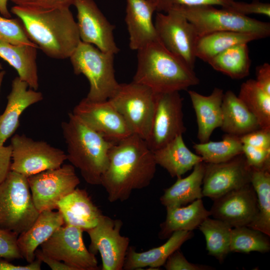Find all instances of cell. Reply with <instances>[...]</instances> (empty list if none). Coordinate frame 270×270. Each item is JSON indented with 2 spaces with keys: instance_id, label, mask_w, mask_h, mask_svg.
Returning a JSON list of instances; mask_svg holds the SVG:
<instances>
[{
  "instance_id": "obj_49",
  "label": "cell",
  "mask_w": 270,
  "mask_h": 270,
  "mask_svg": "<svg viewBox=\"0 0 270 270\" xmlns=\"http://www.w3.org/2000/svg\"><path fill=\"white\" fill-rule=\"evenodd\" d=\"M6 74V71L4 70H1L0 71V89L2 84V80H4V76Z\"/></svg>"
},
{
  "instance_id": "obj_13",
  "label": "cell",
  "mask_w": 270,
  "mask_h": 270,
  "mask_svg": "<svg viewBox=\"0 0 270 270\" xmlns=\"http://www.w3.org/2000/svg\"><path fill=\"white\" fill-rule=\"evenodd\" d=\"M186 131L182 98L178 92H156V108L152 125L146 140L154 151L164 146Z\"/></svg>"
},
{
  "instance_id": "obj_39",
  "label": "cell",
  "mask_w": 270,
  "mask_h": 270,
  "mask_svg": "<svg viewBox=\"0 0 270 270\" xmlns=\"http://www.w3.org/2000/svg\"><path fill=\"white\" fill-rule=\"evenodd\" d=\"M242 154L250 168L270 170V150L242 144Z\"/></svg>"
},
{
  "instance_id": "obj_33",
  "label": "cell",
  "mask_w": 270,
  "mask_h": 270,
  "mask_svg": "<svg viewBox=\"0 0 270 270\" xmlns=\"http://www.w3.org/2000/svg\"><path fill=\"white\" fill-rule=\"evenodd\" d=\"M205 237L208 254L214 256L220 262L230 252L232 228L226 222L209 217L198 226Z\"/></svg>"
},
{
  "instance_id": "obj_42",
  "label": "cell",
  "mask_w": 270,
  "mask_h": 270,
  "mask_svg": "<svg viewBox=\"0 0 270 270\" xmlns=\"http://www.w3.org/2000/svg\"><path fill=\"white\" fill-rule=\"evenodd\" d=\"M15 5L36 10L70 8L76 0H10Z\"/></svg>"
},
{
  "instance_id": "obj_35",
  "label": "cell",
  "mask_w": 270,
  "mask_h": 270,
  "mask_svg": "<svg viewBox=\"0 0 270 270\" xmlns=\"http://www.w3.org/2000/svg\"><path fill=\"white\" fill-rule=\"evenodd\" d=\"M193 148L205 163H219L242 154V144L239 136L226 134L218 142L194 143Z\"/></svg>"
},
{
  "instance_id": "obj_36",
  "label": "cell",
  "mask_w": 270,
  "mask_h": 270,
  "mask_svg": "<svg viewBox=\"0 0 270 270\" xmlns=\"http://www.w3.org/2000/svg\"><path fill=\"white\" fill-rule=\"evenodd\" d=\"M269 236L260 231L248 226L232 228L230 252H268L270 250Z\"/></svg>"
},
{
  "instance_id": "obj_10",
  "label": "cell",
  "mask_w": 270,
  "mask_h": 270,
  "mask_svg": "<svg viewBox=\"0 0 270 270\" xmlns=\"http://www.w3.org/2000/svg\"><path fill=\"white\" fill-rule=\"evenodd\" d=\"M154 23L160 43L194 69L198 36L192 24L183 15L172 10L164 14L158 12Z\"/></svg>"
},
{
  "instance_id": "obj_43",
  "label": "cell",
  "mask_w": 270,
  "mask_h": 270,
  "mask_svg": "<svg viewBox=\"0 0 270 270\" xmlns=\"http://www.w3.org/2000/svg\"><path fill=\"white\" fill-rule=\"evenodd\" d=\"M167 270H210V266L196 264L189 262L180 249L176 250L168 258L164 264Z\"/></svg>"
},
{
  "instance_id": "obj_23",
  "label": "cell",
  "mask_w": 270,
  "mask_h": 270,
  "mask_svg": "<svg viewBox=\"0 0 270 270\" xmlns=\"http://www.w3.org/2000/svg\"><path fill=\"white\" fill-rule=\"evenodd\" d=\"M193 236L194 233L190 230L174 232L162 245L141 252H136L133 247L129 246L123 270H139L146 267L158 270L172 253L180 249L182 244Z\"/></svg>"
},
{
  "instance_id": "obj_8",
  "label": "cell",
  "mask_w": 270,
  "mask_h": 270,
  "mask_svg": "<svg viewBox=\"0 0 270 270\" xmlns=\"http://www.w3.org/2000/svg\"><path fill=\"white\" fill-rule=\"evenodd\" d=\"M122 114L132 134L146 140L150 134L156 108V92L132 80L120 84L109 98Z\"/></svg>"
},
{
  "instance_id": "obj_2",
  "label": "cell",
  "mask_w": 270,
  "mask_h": 270,
  "mask_svg": "<svg viewBox=\"0 0 270 270\" xmlns=\"http://www.w3.org/2000/svg\"><path fill=\"white\" fill-rule=\"evenodd\" d=\"M10 12L21 20L31 41L48 57L69 58L81 41L70 8L36 10L14 5Z\"/></svg>"
},
{
  "instance_id": "obj_14",
  "label": "cell",
  "mask_w": 270,
  "mask_h": 270,
  "mask_svg": "<svg viewBox=\"0 0 270 270\" xmlns=\"http://www.w3.org/2000/svg\"><path fill=\"white\" fill-rule=\"evenodd\" d=\"M122 226L121 220L103 215L95 226L86 230L90 240L88 250L95 255L100 253L102 270H123L130 239L120 234Z\"/></svg>"
},
{
  "instance_id": "obj_47",
  "label": "cell",
  "mask_w": 270,
  "mask_h": 270,
  "mask_svg": "<svg viewBox=\"0 0 270 270\" xmlns=\"http://www.w3.org/2000/svg\"><path fill=\"white\" fill-rule=\"evenodd\" d=\"M36 258L46 264L52 270H74L72 268L64 262L50 257L41 250L37 249L35 252Z\"/></svg>"
},
{
  "instance_id": "obj_45",
  "label": "cell",
  "mask_w": 270,
  "mask_h": 270,
  "mask_svg": "<svg viewBox=\"0 0 270 270\" xmlns=\"http://www.w3.org/2000/svg\"><path fill=\"white\" fill-rule=\"evenodd\" d=\"M12 152L10 145L0 146V184L11 170Z\"/></svg>"
},
{
  "instance_id": "obj_19",
  "label": "cell",
  "mask_w": 270,
  "mask_h": 270,
  "mask_svg": "<svg viewBox=\"0 0 270 270\" xmlns=\"http://www.w3.org/2000/svg\"><path fill=\"white\" fill-rule=\"evenodd\" d=\"M125 21L129 34V46L138 50L158 38L152 16L156 11L154 2L151 0H126Z\"/></svg>"
},
{
  "instance_id": "obj_12",
  "label": "cell",
  "mask_w": 270,
  "mask_h": 270,
  "mask_svg": "<svg viewBox=\"0 0 270 270\" xmlns=\"http://www.w3.org/2000/svg\"><path fill=\"white\" fill-rule=\"evenodd\" d=\"M83 232L80 228L64 224L40 245L41 250L74 270H98L96 255L84 244Z\"/></svg>"
},
{
  "instance_id": "obj_51",
  "label": "cell",
  "mask_w": 270,
  "mask_h": 270,
  "mask_svg": "<svg viewBox=\"0 0 270 270\" xmlns=\"http://www.w3.org/2000/svg\"><path fill=\"white\" fill-rule=\"evenodd\" d=\"M151 0L154 1L156 2V0Z\"/></svg>"
},
{
  "instance_id": "obj_25",
  "label": "cell",
  "mask_w": 270,
  "mask_h": 270,
  "mask_svg": "<svg viewBox=\"0 0 270 270\" xmlns=\"http://www.w3.org/2000/svg\"><path fill=\"white\" fill-rule=\"evenodd\" d=\"M152 152L156 164L166 169L172 178L181 177L197 164L203 162L200 156L186 146L182 135Z\"/></svg>"
},
{
  "instance_id": "obj_41",
  "label": "cell",
  "mask_w": 270,
  "mask_h": 270,
  "mask_svg": "<svg viewBox=\"0 0 270 270\" xmlns=\"http://www.w3.org/2000/svg\"><path fill=\"white\" fill-rule=\"evenodd\" d=\"M235 13L248 16V14H256L270 17V4L259 0H253L250 2H239L236 0L226 8Z\"/></svg>"
},
{
  "instance_id": "obj_48",
  "label": "cell",
  "mask_w": 270,
  "mask_h": 270,
  "mask_svg": "<svg viewBox=\"0 0 270 270\" xmlns=\"http://www.w3.org/2000/svg\"><path fill=\"white\" fill-rule=\"evenodd\" d=\"M8 0H0V14L7 18H12V15L8 8Z\"/></svg>"
},
{
  "instance_id": "obj_3",
  "label": "cell",
  "mask_w": 270,
  "mask_h": 270,
  "mask_svg": "<svg viewBox=\"0 0 270 270\" xmlns=\"http://www.w3.org/2000/svg\"><path fill=\"white\" fill-rule=\"evenodd\" d=\"M138 51V65L133 80L154 92L186 90L200 83L194 69L168 50L159 40Z\"/></svg>"
},
{
  "instance_id": "obj_24",
  "label": "cell",
  "mask_w": 270,
  "mask_h": 270,
  "mask_svg": "<svg viewBox=\"0 0 270 270\" xmlns=\"http://www.w3.org/2000/svg\"><path fill=\"white\" fill-rule=\"evenodd\" d=\"M188 94L196 117L198 138L200 142H206L209 141L214 130L221 126L224 90L215 88L208 96L191 90Z\"/></svg>"
},
{
  "instance_id": "obj_37",
  "label": "cell",
  "mask_w": 270,
  "mask_h": 270,
  "mask_svg": "<svg viewBox=\"0 0 270 270\" xmlns=\"http://www.w3.org/2000/svg\"><path fill=\"white\" fill-rule=\"evenodd\" d=\"M0 40L14 44L36 46L30 39L18 18H12L0 16Z\"/></svg>"
},
{
  "instance_id": "obj_20",
  "label": "cell",
  "mask_w": 270,
  "mask_h": 270,
  "mask_svg": "<svg viewBox=\"0 0 270 270\" xmlns=\"http://www.w3.org/2000/svg\"><path fill=\"white\" fill-rule=\"evenodd\" d=\"M28 87V84L18 76L12 81L6 108L0 115V146H4L18 128L20 118L23 112L44 98L41 92Z\"/></svg>"
},
{
  "instance_id": "obj_38",
  "label": "cell",
  "mask_w": 270,
  "mask_h": 270,
  "mask_svg": "<svg viewBox=\"0 0 270 270\" xmlns=\"http://www.w3.org/2000/svg\"><path fill=\"white\" fill-rule=\"evenodd\" d=\"M18 235L0 228V258L9 262L22 258L17 244Z\"/></svg>"
},
{
  "instance_id": "obj_15",
  "label": "cell",
  "mask_w": 270,
  "mask_h": 270,
  "mask_svg": "<svg viewBox=\"0 0 270 270\" xmlns=\"http://www.w3.org/2000/svg\"><path fill=\"white\" fill-rule=\"evenodd\" d=\"M72 113L110 142H118L132 134L109 100L93 101L85 98L74 106Z\"/></svg>"
},
{
  "instance_id": "obj_30",
  "label": "cell",
  "mask_w": 270,
  "mask_h": 270,
  "mask_svg": "<svg viewBox=\"0 0 270 270\" xmlns=\"http://www.w3.org/2000/svg\"><path fill=\"white\" fill-rule=\"evenodd\" d=\"M262 38L252 33L222 31L199 36L196 44L195 55L208 62L214 56L226 49L238 44Z\"/></svg>"
},
{
  "instance_id": "obj_44",
  "label": "cell",
  "mask_w": 270,
  "mask_h": 270,
  "mask_svg": "<svg viewBox=\"0 0 270 270\" xmlns=\"http://www.w3.org/2000/svg\"><path fill=\"white\" fill-rule=\"evenodd\" d=\"M242 144L270 150V130L260 128L240 136Z\"/></svg>"
},
{
  "instance_id": "obj_27",
  "label": "cell",
  "mask_w": 270,
  "mask_h": 270,
  "mask_svg": "<svg viewBox=\"0 0 270 270\" xmlns=\"http://www.w3.org/2000/svg\"><path fill=\"white\" fill-rule=\"evenodd\" d=\"M37 48L36 46L14 44L0 40V58L16 70L18 76L30 88L36 90L39 87Z\"/></svg>"
},
{
  "instance_id": "obj_7",
  "label": "cell",
  "mask_w": 270,
  "mask_h": 270,
  "mask_svg": "<svg viewBox=\"0 0 270 270\" xmlns=\"http://www.w3.org/2000/svg\"><path fill=\"white\" fill-rule=\"evenodd\" d=\"M39 214L28 177L10 170L0 184V228L20 234L32 226Z\"/></svg>"
},
{
  "instance_id": "obj_11",
  "label": "cell",
  "mask_w": 270,
  "mask_h": 270,
  "mask_svg": "<svg viewBox=\"0 0 270 270\" xmlns=\"http://www.w3.org/2000/svg\"><path fill=\"white\" fill-rule=\"evenodd\" d=\"M34 204L40 212L57 209L58 202L73 192L80 183L74 167L63 164L28 177Z\"/></svg>"
},
{
  "instance_id": "obj_34",
  "label": "cell",
  "mask_w": 270,
  "mask_h": 270,
  "mask_svg": "<svg viewBox=\"0 0 270 270\" xmlns=\"http://www.w3.org/2000/svg\"><path fill=\"white\" fill-rule=\"evenodd\" d=\"M238 96L256 118L260 128L270 130V94L256 80L243 82Z\"/></svg>"
},
{
  "instance_id": "obj_26",
  "label": "cell",
  "mask_w": 270,
  "mask_h": 270,
  "mask_svg": "<svg viewBox=\"0 0 270 270\" xmlns=\"http://www.w3.org/2000/svg\"><path fill=\"white\" fill-rule=\"evenodd\" d=\"M222 110L220 128L226 134L240 136L260 128L255 116L230 90L224 94Z\"/></svg>"
},
{
  "instance_id": "obj_21",
  "label": "cell",
  "mask_w": 270,
  "mask_h": 270,
  "mask_svg": "<svg viewBox=\"0 0 270 270\" xmlns=\"http://www.w3.org/2000/svg\"><path fill=\"white\" fill-rule=\"evenodd\" d=\"M64 224L86 231L95 226L104 215L87 192L76 188L58 203Z\"/></svg>"
},
{
  "instance_id": "obj_18",
  "label": "cell",
  "mask_w": 270,
  "mask_h": 270,
  "mask_svg": "<svg viewBox=\"0 0 270 270\" xmlns=\"http://www.w3.org/2000/svg\"><path fill=\"white\" fill-rule=\"evenodd\" d=\"M213 200L210 210V216L232 228L248 226L258 213L257 196L250 183Z\"/></svg>"
},
{
  "instance_id": "obj_50",
  "label": "cell",
  "mask_w": 270,
  "mask_h": 270,
  "mask_svg": "<svg viewBox=\"0 0 270 270\" xmlns=\"http://www.w3.org/2000/svg\"><path fill=\"white\" fill-rule=\"evenodd\" d=\"M2 70V64L0 63V70Z\"/></svg>"
},
{
  "instance_id": "obj_40",
  "label": "cell",
  "mask_w": 270,
  "mask_h": 270,
  "mask_svg": "<svg viewBox=\"0 0 270 270\" xmlns=\"http://www.w3.org/2000/svg\"><path fill=\"white\" fill-rule=\"evenodd\" d=\"M236 0H156V11L166 12L175 6H194L204 5L220 6L222 8L228 6Z\"/></svg>"
},
{
  "instance_id": "obj_29",
  "label": "cell",
  "mask_w": 270,
  "mask_h": 270,
  "mask_svg": "<svg viewBox=\"0 0 270 270\" xmlns=\"http://www.w3.org/2000/svg\"><path fill=\"white\" fill-rule=\"evenodd\" d=\"M206 163L194 166L192 172L184 178H177L176 181L164 190L160 198L161 204L166 208L180 207L202 198V180Z\"/></svg>"
},
{
  "instance_id": "obj_31",
  "label": "cell",
  "mask_w": 270,
  "mask_h": 270,
  "mask_svg": "<svg viewBox=\"0 0 270 270\" xmlns=\"http://www.w3.org/2000/svg\"><path fill=\"white\" fill-rule=\"evenodd\" d=\"M214 70L232 79H242L249 75L251 60L248 44L231 46L208 62Z\"/></svg>"
},
{
  "instance_id": "obj_22",
  "label": "cell",
  "mask_w": 270,
  "mask_h": 270,
  "mask_svg": "<svg viewBox=\"0 0 270 270\" xmlns=\"http://www.w3.org/2000/svg\"><path fill=\"white\" fill-rule=\"evenodd\" d=\"M64 224L60 212L45 210L40 212L32 226L20 234L17 244L22 258L30 263L35 260V252L39 246Z\"/></svg>"
},
{
  "instance_id": "obj_5",
  "label": "cell",
  "mask_w": 270,
  "mask_h": 270,
  "mask_svg": "<svg viewBox=\"0 0 270 270\" xmlns=\"http://www.w3.org/2000/svg\"><path fill=\"white\" fill-rule=\"evenodd\" d=\"M114 55L80 41L69 58L74 73L84 75L88 80V99L93 101L107 100L118 88L120 84L115 76Z\"/></svg>"
},
{
  "instance_id": "obj_17",
  "label": "cell",
  "mask_w": 270,
  "mask_h": 270,
  "mask_svg": "<svg viewBox=\"0 0 270 270\" xmlns=\"http://www.w3.org/2000/svg\"><path fill=\"white\" fill-rule=\"evenodd\" d=\"M76 24L82 42L94 46L102 52L116 54L120 51L114 41L112 24L94 0H76Z\"/></svg>"
},
{
  "instance_id": "obj_28",
  "label": "cell",
  "mask_w": 270,
  "mask_h": 270,
  "mask_svg": "<svg viewBox=\"0 0 270 270\" xmlns=\"http://www.w3.org/2000/svg\"><path fill=\"white\" fill-rule=\"evenodd\" d=\"M166 209V220L160 224L158 233L160 239L168 238L174 232L192 231L210 216V210L206 208L202 198L192 202L187 206Z\"/></svg>"
},
{
  "instance_id": "obj_16",
  "label": "cell",
  "mask_w": 270,
  "mask_h": 270,
  "mask_svg": "<svg viewBox=\"0 0 270 270\" xmlns=\"http://www.w3.org/2000/svg\"><path fill=\"white\" fill-rule=\"evenodd\" d=\"M251 168L243 154L219 163H206L202 180L204 196L214 200L250 183Z\"/></svg>"
},
{
  "instance_id": "obj_1",
  "label": "cell",
  "mask_w": 270,
  "mask_h": 270,
  "mask_svg": "<svg viewBox=\"0 0 270 270\" xmlns=\"http://www.w3.org/2000/svg\"><path fill=\"white\" fill-rule=\"evenodd\" d=\"M156 164L145 140L132 134L112 144L108 165L101 177L110 202L128 200L132 192L150 185Z\"/></svg>"
},
{
  "instance_id": "obj_6",
  "label": "cell",
  "mask_w": 270,
  "mask_h": 270,
  "mask_svg": "<svg viewBox=\"0 0 270 270\" xmlns=\"http://www.w3.org/2000/svg\"><path fill=\"white\" fill-rule=\"evenodd\" d=\"M171 10L183 15L194 26L198 37L222 31L254 34L262 38L270 34L269 22L240 14L222 8H218L212 5L175 6L168 10Z\"/></svg>"
},
{
  "instance_id": "obj_9",
  "label": "cell",
  "mask_w": 270,
  "mask_h": 270,
  "mask_svg": "<svg viewBox=\"0 0 270 270\" xmlns=\"http://www.w3.org/2000/svg\"><path fill=\"white\" fill-rule=\"evenodd\" d=\"M10 146L11 170L26 177L59 168L67 160L66 154L62 150L24 134L14 135Z\"/></svg>"
},
{
  "instance_id": "obj_46",
  "label": "cell",
  "mask_w": 270,
  "mask_h": 270,
  "mask_svg": "<svg viewBox=\"0 0 270 270\" xmlns=\"http://www.w3.org/2000/svg\"><path fill=\"white\" fill-rule=\"evenodd\" d=\"M256 81L266 92L270 94V64L265 62L256 68Z\"/></svg>"
},
{
  "instance_id": "obj_4",
  "label": "cell",
  "mask_w": 270,
  "mask_h": 270,
  "mask_svg": "<svg viewBox=\"0 0 270 270\" xmlns=\"http://www.w3.org/2000/svg\"><path fill=\"white\" fill-rule=\"evenodd\" d=\"M68 116V120L61 124L67 146V160L80 170L86 182L100 184L102 176L108 165L109 150L114 142L72 112Z\"/></svg>"
},
{
  "instance_id": "obj_32",
  "label": "cell",
  "mask_w": 270,
  "mask_h": 270,
  "mask_svg": "<svg viewBox=\"0 0 270 270\" xmlns=\"http://www.w3.org/2000/svg\"><path fill=\"white\" fill-rule=\"evenodd\" d=\"M250 184L256 194L258 211L248 226L270 236V170L251 168Z\"/></svg>"
}]
</instances>
